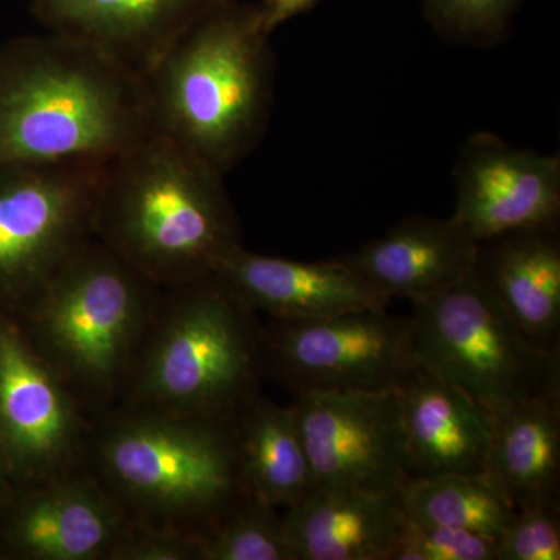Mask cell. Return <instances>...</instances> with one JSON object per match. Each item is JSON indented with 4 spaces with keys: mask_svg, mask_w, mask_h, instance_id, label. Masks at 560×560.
I'll list each match as a JSON object with an SVG mask.
<instances>
[{
    "mask_svg": "<svg viewBox=\"0 0 560 560\" xmlns=\"http://www.w3.org/2000/svg\"><path fill=\"white\" fill-rule=\"evenodd\" d=\"M418 364L410 318L386 311L270 319L261 335L264 377L294 396L396 389Z\"/></svg>",
    "mask_w": 560,
    "mask_h": 560,
    "instance_id": "9c48e42d",
    "label": "cell"
},
{
    "mask_svg": "<svg viewBox=\"0 0 560 560\" xmlns=\"http://www.w3.org/2000/svg\"><path fill=\"white\" fill-rule=\"evenodd\" d=\"M264 5L228 0L145 75L156 131L226 175L267 130L275 86Z\"/></svg>",
    "mask_w": 560,
    "mask_h": 560,
    "instance_id": "277c9868",
    "label": "cell"
},
{
    "mask_svg": "<svg viewBox=\"0 0 560 560\" xmlns=\"http://www.w3.org/2000/svg\"><path fill=\"white\" fill-rule=\"evenodd\" d=\"M318 0H271L264 5L265 27L272 33L287 21L293 20L298 14L304 13L316 5Z\"/></svg>",
    "mask_w": 560,
    "mask_h": 560,
    "instance_id": "83f0119b",
    "label": "cell"
},
{
    "mask_svg": "<svg viewBox=\"0 0 560 560\" xmlns=\"http://www.w3.org/2000/svg\"><path fill=\"white\" fill-rule=\"evenodd\" d=\"M408 521L470 530L499 540L515 508L489 474H445L411 480L400 490Z\"/></svg>",
    "mask_w": 560,
    "mask_h": 560,
    "instance_id": "7402d4cb",
    "label": "cell"
},
{
    "mask_svg": "<svg viewBox=\"0 0 560 560\" xmlns=\"http://www.w3.org/2000/svg\"><path fill=\"white\" fill-rule=\"evenodd\" d=\"M478 242L455 220L410 217L341 259L383 296L415 301L466 278Z\"/></svg>",
    "mask_w": 560,
    "mask_h": 560,
    "instance_id": "ac0fdd59",
    "label": "cell"
},
{
    "mask_svg": "<svg viewBox=\"0 0 560 560\" xmlns=\"http://www.w3.org/2000/svg\"><path fill=\"white\" fill-rule=\"evenodd\" d=\"M234 416L117 405L91 420L83 467L128 521L200 539L250 495L238 463Z\"/></svg>",
    "mask_w": 560,
    "mask_h": 560,
    "instance_id": "3957f363",
    "label": "cell"
},
{
    "mask_svg": "<svg viewBox=\"0 0 560 560\" xmlns=\"http://www.w3.org/2000/svg\"><path fill=\"white\" fill-rule=\"evenodd\" d=\"M101 162L0 164V315L14 319L95 241Z\"/></svg>",
    "mask_w": 560,
    "mask_h": 560,
    "instance_id": "ba28073f",
    "label": "cell"
},
{
    "mask_svg": "<svg viewBox=\"0 0 560 560\" xmlns=\"http://www.w3.org/2000/svg\"><path fill=\"white\" fill-rule=\"evenodd\" d=\"M271 0H264V2H261V5H267V3H270Z\"/></svg>",
    "mask_w": 560,
    "mask_h": 560,
    "instance_id": "f546056e",
    "label": "cell"
},
{
    "mask_svg": "<svg viewBox=\"0 0 560 560\" xmlns=\"http://www.w3.org/2000/svg\"><path fill=\"white\" fill-rule=\"evenodd\" d=\"M198 540L202 560H294L283 515L254 495L238 501Z\"/></svg>",
    "mask_w": 560,
    "mask_h": 560,
    "instance_id": "603a6c76",
    "label": "cell"
},
{
    "mask_svg": "<svg viewBox=\"0 0 560 560\" xmlns=\"http://www.w3.org/2000/svg\"><path fill=\"white\" fill-rule=\"evenodd\" d=\"M499 560H560V501L515 510L499 537Z\"/></svg>",
    "mask_w": 560,
    "mask_h": 560,
    "instance_id": "484cf974",
    "label": "cell"
},
{
    "mask_svg": "<svg viewBox=\"0 0 560 560\" xmlns=\"http://www.w3.org/2000/svg\"><path fill=\"white\" fill-rule=\"evenodd\" d=\"M13 475H11L9 459L3 451L2 441H0V504L5 503L14 492Z\"/></svg>",
    "mask_w": 560,
    "mask_h": 560,
    "instance_id": "f1b7e54d",
    "label": "cell"
},
{
    "mask_svg": "<svg viewBox=\"0 0 560 560\" xmlns=\"http://www.w3.org/2000/svg\"><path fill=\"white\" fill-rule=\"evenodd\" d=\"M264 324L217 275L162 289L119 405L232 416L259 394Z\"/></svg>",
    "mask_w": 560,
    "mask_h": 560,
    "instance_id": "5b68a950",
    "label": "cell"
},
{
    "mask_svg": "<svg viewBox=\"0 0 560 560\" xmlns=\"http://www.w3.org/2000/svg\"><path fill=\"white\" fill-rule=\"evenodd\" d=\"M128 518L84 469L14 488L0 504V559L109 560Z\"/></svg>",
    "mask_w": 560,
    "mask_h": 560,
    "instance_id": "7c38bea8",
    "label": "cell"
},
{
    "mask_svg": "<svg viewBox=\"0 0 560 560\" xmlns=\"http://www.w3.org/2000/svg\"><path fill=\"white\" fill-rule=\"evenodd\" d=\"M488 471L515 510L559 500L560 383L492 415Z\"/></svg>",
    "mask_w": 560,
    "mask_h": 560,
    "instance_id": "ffe728a7",
    "label": "cell"
},
{
    "mask_svg": "<svg viewBox=\"0 0 560 560\" xmlns=\"http://www.w3.org/2000/svg\"><path fill=\"white\" fill-rule=\"evenodd\" d=\"M390 560H499V540L407 518Z\"/></svg>",
    "mask_w": 560,
    "mask_h": 560,
    "instance_id": "d4e9b609",
    "label": "cell"
},
{
    "mask_svg": "<svg viewBox=\"0 0 560 560\" xmlns=\"http://www.w3.org/2000/svg\"><path fill=\"white\" fill-rule=\"evenodd\" d=\"M407 523L399 493L312 489L287 510L294 560H390Z\"/></svg>",
    "mask_w": 560,
    "mask_h": 560,
    "instance_id": "e0dca14e",
    "label": "cell"
},
{
    "mask_svg": "<svg viewBox=\"0 0 560 560\" xmlns=\"http://www.w3.org/2000/svg\"><path fill=\"white\" fill-rule=\"evenodd\" d=\"M394 390L412 480L488 471L489 411L420 364Z\"/></svg>",
    "mask_w": 560,
    "mask_h": 560,
    "instance_id": "2e32d148",
    "label": "cell"
},
{
    "mask_svg": "<svg viewBox=\"0 0 560 560\" xmlns=\"http://www.w3.org/2000/svg\"><path fill=\"white\" fill-rule=\"evenodd\" d=\"M91 418L20 326L0 315V441L14 486L83 467Z\"/></svg>",
    "mask_w": 560,
    "mask_h": 560,
    "instance_id": "30bf717a",
    "label": "cell"
},
{
    "mask_svg": "<svg viewBox=\"0 0 560 560\" xmlns=\"http://www.w3.org/2000/svg\"><path fill=\"white\" fill-rule=\"evenodd\" d=\"M156 131L145 75L72 36L0 46V164L108 162Z\"/></svg>",
    "mask_w": 560,
    "mask_h": 560,
    "instance_id": "6da1fadb",
    "label": "cell"
},
{
    "mask_svg": "<svg viewBox=\"0 0 560 560\" xmlns=\"http://www.w3.org/2000/svg\"><path fill=\"white\" fill-rule=\"evenodd\" d=\"M291 407L313 489L399 493L412 480L396 390L307 393Z\"/></svg>",
    "mask_w": 560,
    "mask_h": 560,
    "instance_id": "8fae6325",
    "label": "cell"
},
{
    "mask_svg": "<svg viewBox=\"0 0 560 560\" xmlns=\"http://www.w3.org/2000/svg\"><path fill=\"white\" fill-rule=\"evenodd\" d=\"M412 302L416 359L490 415L560 383V353L537 349L471 270Z\"/></svg>",
    "mask_w": 560,
    "mask_h": 560,
    "instance_id": "52a82bcc",
    "label": "cell"
},
{
    "mask_svg": "<svg viewBox=\"0 0 560 560\" xmlns=\"http://www.w3.org/2000/svg\"><path fill=\"white\" fill-rule=\"evenodd\" d=\"M234 433L250 495L289 510L311 492V460L293 407H280L257 394L235 412Z\"/></svg>",
    "mask_w": 560,
    "mask_h": 560,
    "instance_id": "44dd1931",
    "label": "cell"
},
{
    "mask_svg": "<svg viewBox=\"0 0 560 560\" xmlns=\"http://www.w3.org/2000/svg\"><path fill=\"white\" fill-rule=\"evenodd\" d=\"M109 560H202L198 537L128 521Z\"/></svg>",
    "mask_w": 560,
    "mask_h": 560,
    "instance_id": "4316f807",
    "label": "cell"
},
{
    "mask_svg": "<svg viewBox=\"0 0 560 560\" xmlns=\"http://www.w3.org/2000/svg\"><path fill=\"white\" fill-rule=\"evenodd\" d=\"M475 270L537 349L560 353L559 224L478 243Z\"/></svg>",
    "mask_w": 560,
    "mask_h": 560,
    "instance_id": "d6986e66",
    "label": "cell"
},
{
    "mask_svg": "<svg viewBox=\"0 0 560 560\" xmlns=\"http://www.w3.org/2000/svg\"><path fill=\"white\" fill-rule=\"evenodd\" d=\"M521 0H423L427 18L445 38L478 46L500 40Z\"/></svg>",
    "mask_w": 560,
    "mask_h": 560,
    "instance_id": "cb8c5ba5",
    "label": "cell"
},
{
    "mask_svg": "<svg viewBox=\"0 0 560 560\" xmlns=\"http://www.w3.org/2000/svg\"><path fill=\"white\" fill-rule=\"evenodd\" d=\"M455 187L452 219L478 243L559 224L558 154L515 149L492 132L478 131L460 150Z\"/></svg>",
    "mask_w": 560,
    "mask_h": 560,
    "instance_id": "4fadbf2b",
    "label": "cell"
},
{
    "mask_svg": "<svg viewBox=\"0 0 560 560\" xmlns=\"http://www.w3.org/2000/svg\"><path fill=\"white\" fill-rule=\"evenodd\" d=\"M161 291L95 238L14 323L92 420L120 404Z\"/></svg>",
    "mask_w": 560,
    "mask_h": 560,
    "instance_id": "8992f818",
    "label": "cell"
},
{
    "mask_svg": "<svg viewBox=\"0 0 560 560\" xmlns=\"http://www.w3.org/2000/svg\"><path fill=\"white\" fill-rule=\"evenodd\" d=\"M223 178L154 131L106 165L95 238L161 289L215 275L243 248Z\"/></svg>",
    "mask_w": 560,
    "mask_h": 560,
    "instance_id": "7a4b0ae2",
    "label": "cell"
},
{
    "mask_svg": "<svg viewBox=\"0 0 560 560\" xmlns=\"http://www.w3.org/2000/svg\"><path fill=\"white\" fill-rule=\"evenodd\" d=\"M217 276L238 300L270 319L326 318L353 311H386L389 300L345 260L301 261L241 248Z\"/></svg>",
    "mask_w": 560,
    "mask_h": 560,
    "instance_id": "9a60e30c",
    "label": "cell"
},
{
    "mask_svg": "<svg viewBox=\"0 0 560 560\" xmlns=\"http://www.w3.org/2000/svg\"><path fill=\"white\" fill-rule=\"evenodd\" d=\"M228 0H31L47 32L72 36L147 75L173 44Z\"/></svg>",
    "mask_w": 560,
    "mask_h": 560,
    "instance_id": "5bb4252c",
    "label": "cell"
}]
</instances>
